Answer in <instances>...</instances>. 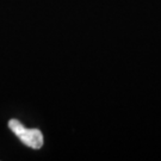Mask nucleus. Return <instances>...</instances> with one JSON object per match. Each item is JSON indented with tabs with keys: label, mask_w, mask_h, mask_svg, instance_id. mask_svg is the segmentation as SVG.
<instances>
[{
	"label": "nucleus",
	"mask_w": 161,
	"mask_h": 161,
	"mask_svg": "<svg viewBox=\"0 0 161 161\" xmlns=\"http://www.w3.org/2000/svg\"><path fill=\"white\" fill-rule=\"evenodd\" d=\"M8 128L25 146L32 149H40L43 146V135L38 129H28L17 119L8 122Z\"/></svg>",
	"instance_id": "f257e3e1"
}]
</instances>
